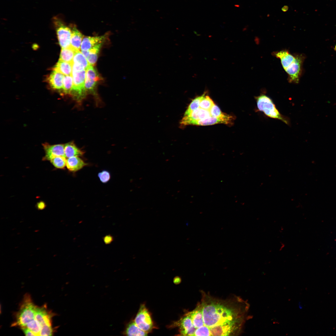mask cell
<instances>
[{
	"label": "cell",
	"mask_w": 336,
	"mask_h": 336,
	"mask_svg": "<svg viewBox=\"0 0 336 336\" xmlns=\"http://www.w3.org/2000/svg\"><path fill=\"white\" fill-rule=\"evenodd\" d=\"M202 294L201 304L204 326L209 329L220 325L244 324L249 307L246 302L239 297L223 300Z\"/></svg>",
	"instance_id": "cell-1"
},
{
	"label": "cell",
	"mask_w": 336,
	"mask_h": 336,
	"mask_svg": "<svg viewBox=\"0 0 336 336\" xmlns=\"http://www.w3.org/2000/svg\"><path fill=\"white\" fill-rule=\"evenodd\" d=\"M272 54L280 60L282 67L287 74L288 82L298 83L303 72L306 55L302 54H292L286 49L274 52Z\"/></svg>",
	"instance_id": "cell-2"
},
{
	"label": "cell",
	"mask_w": 336,
	"mask_h": 336,
	"mask_svg": "<svg viewBox=\"0 0 336 336\" xmlns=\"http://www.w3.org/2000/svg\"><path fill=\"white\" fill-rule=\"evenodd\" d=\"M258 110L261 111L267 117L282 121L289 125V118L282 114L277 108L272 99L267 95L261 94L255 97Z\"/></svg>",
	"instance_id": "cell-3"
},
{
	"label": "cell",
	"mask_w": 336,
	"mask_h": 336,
	"mask_svg": "<svg viewBox=\"0 0 336 336\" xmlns=\"http://www.w3.org/2000/svg\"><path fill=\"white\" fill-rule=\"evenodd\" d=\"M36 307L29 296H26L17 315L16 322L14 324V325L25 327L28 323L35 319Z\"/></svg>",
	"instance_id": "cell-4"
},
{
	"label": "cell",
	"mask_w": 336,
	"mask_h": 336,
	"mask_svg": "<svg viewBox=\"0 0 336 336\" xmlns=\"http://www.w3.org/2000/svg\"><path fill=\"white\" fill-rule=\"evenodd\" d=\"M86 70L77 71L72 69L73 86L71 93L78 101L84 99L86 95L85 83Z\"/></svg>",
	"instance_id": "cell-5"
},
{
	"label": "cell",
	"mask_w": 336,
	"mask_h": 336,
	"mask_svg": "<svg viewBox=\"0 0 336 336\" xmlns=\"http://www.w3.org/2000/svg\"><path fill=\"white\" fill-rule=\"evenodd\" d=\"M53 20L60 46L62 48L70 47L72 35V29L65 25L62 20L57 16H55Z\"/></svg>",
	"instance_id": "cell-6"
},
{
	"label": "cell",
	"mask_w": 336,
	"mask_h": 336,
	"mask_svg": "<svg viewBox=\"0 0 336 336\" xmlns=\"http://www.w3.org/2000/svg\"><path fill=\"white\" fill-rule=\"evenodd\" d=\"M134 321L140 329L147 333L151 331L153 327L150 315L144 304L140 306Z\"/></svg>",
	"instance_id": "cell-7"
},
{
	"label": "cell",
	"mask_w": 336,
	"mask_h": 336,
	"mask_svg": "<svg viewBox=\"0 0 336 336\" xmlns=\"http://www.w3.org/2000/svg\"><path fill=\"white\" fill-rule=\"evenodd\" d=\"M243 324L236 323L220 325L209 328L211 336L233 335L239 334Z\"/></svg>",
	"instance_id": "cell-8"
},
{
	"label": "cell",
	"mask_w": 336,
	"mask_h": 336,
	"mask_svg": "<svg viewBox=\"0 0 336 336\" xmlns=\"http://www.w3.org/2000/svg\"><path fill=\"white\" fill-rule=\"evenodd\" d=\"M234 120V117L233 116L223 113L222 115L218 117L211 116L206 119L192 121L189 125L206 126L223 124L231 125L233 124Z\"/></svg>",
	"instance_id": "cell-9"
},
{
	"label": "cell",
	"mask_w": 336,
	"mask_h": 336,
	"mask_svg": "<svg viewBox=\"0 0 336 336\" xmlns=\"http://www.w3.org/2000/svg\"><path fill=\"white\" fill-rule=\"evenodd\" d=\"M211 116L210 110L199 107L192 111L189 115L184 116L180 124L182 127H184L189 125L192 121L206 119Z\"/></svg>",
	"instance_id": "cell-10"
},
{
	"label": "cell",
	"mask_w": 336,
	"mask_h": 336,
	"mask_svg": "<svg viewBox=\"0 0 336 336\" xmlns=\"http://www.w3.org/2000/svg\"><path fill=\"white\" fill-rule=\"evenodd\" d=\"M182 335L194 336L196 329L194 326L190 316L187 313L176 323Z\"/></svg>",
	"instance_id": "cell-11"
},
{
	"label": "cell",
	"mask_w": 336,
	"mask_h": 336,
	"mask_svg": "<svg viewBox=\"0 0 336 336\" xmlns=\"http://www.w3.org/2000/svg\"><path fill=\"white\" fill-rule=\"evenodd\" d=\"M43 146L45 152V155L43 159L44 160L50 161L53 157L57 156L65 157L64 151V145L63 144L51 145L45 144Z\"/></svg>",
	"instance_id": "cell-12"
},
{
	"label": "cell",
	"mask_w": 336,
	"mask_h": 336,
	"mask_svg": "<svg viewBox=\"0 0 336 336\" xmlns=\"http://www.w3.org/2000/svg\"><path fill=\"white\" fill-rule=\"evenodd\" d=\"M187 314L191 317L193 324L196 329L204 326L202 307L200 303L197 304L194 309Z\"/></svg>",
	"instance_id": "cell-13"
},
{
	"label": "cell",
	"mask_w": 336,
	"mask_h": 336,
	"mask_svg": "<svg viewBox=\"0 0 336 336\" xmlns=\"http://www.w3.org/2000/svg\"><path fill=\"white\" fill-rule=\"evenodd\" d=\"M106 38V35L102 36L84 37L82 40L81 47V51H87L95 45L102 42Z\"/></svg>",
	"instance_id": "cell-14"
},
{
	"label": "cell",
	"mask_w": 336,
	"mask_h": 336,
	"mask_svg": "<svg viewBox=\"0 0 336 336\" xmlns=\"http://www.w3.org/2000/svg\"><path fill=\"white\" fill-rule=\"evenodd\" d=\"M90 65L81 52L80 51L77 52L73 58L72 69L77 71L86 70Z\"/></svg>",
	"instance_id": "cell-15"
},
{
	"label": "cell",
	"mask_w": 336,
	"mask_h": 336,
	"mask_svg": "<svg viewBox=\"0 0 336 336\" xmlns=\"http://www.w3.org/2000/svg\"><path fill=\"white\" fill-rule=\"evenodd\" d=\"M64 77L63 74L54 70L48 77V82L53 89L60 90L63 89Z\"/></svg>",
	"instance_id": "cell-16"
},
{
	"label": "cell",
	"mask_w": 336,
	"mask_h": 336,
	"mask_svg": "<svg viewBox=\"0 0 336 336\" xmlns=\"http://www.w3.org/2000/svg\"><path fill=\"white\" fill-rule=\"evenodd\" d=\"M87 163L78 156L68 158L66 161V166L71 172H76L87 165Z\"/></svg>",
	"instance_id": "cell-17"
},
{
	"label": "cell",
	"mask_w": 336,
	"mask_h": 336,
	"mask_svg": "<svg viewBox=\"0 0 336 336\" xmlns=\"http://www.w3.org/2000/svg\"><path fill=\"white\" fill-rule=\"evenodd\" d=\"M102 44H97L87 51H81L90 65L93 66L96 63Z\"/></svg>",
	"instance_id": "cell-18"
},
{
	"label": "cell",
	"mask_w": 336,
	"mask_h": 336,
	"mask_svg": "<svg viewBox=\"0 0 336 336\" xmlns=\"http://www.w3.org/2000/svg\"><path fill=\"white\" fill-rule=\"evenodd\" d=\"M45 307H38L36 309L35 319L39 322L42 326L45 324H51V316L46 310Z\"/></svg>",
	"instance_id": "cell-19"
},
{
	"label": "cell",
	"mask_w": 336,
	"mask_h": 336,
	"mask_svg": "<svg viewBox=\"0 0 336 336\" xmlns=\"http://www.w3.org/2000/svg\"><path fill=\"white\" fill-rule=\"evenodd\" d=\"M72 35L70 46L77 51H80L83 35L73 25H72Z\"/></svg>",
	"instance_id": "cell-20"
},
{
	"label": "cell",
	"mask_w": 336,
	"mask_h": 336,
	"mask_svg": "<svg viewBox=\"0 0 336 336\" xmlns=\"http://www.w3.org/2000/svg\"><path fill=\"white\" fill-rule=\"evenodd\" d=\"M124 334L128 336H146L148 333L140 329L134 321H132L127 324Z\"/></svg>",
	"instance_id": "cell-21"
},
{
	"label": "cell",
	"mask_w": 336,
	"mask_h": 336,
	"mask_svg": "<svg viewBox=\"0 0 336 336\" xmlns=\"http://www.w3.org/2000/svg\"><path fill=\"white\" fill-rule=\"evenodd\" d=\"M72 63L59 60L54 68L55 70L66 76L72 75Z\"/></svg>",
	"instance_id": "cell-22"
},
{
	"label": "cell",
	"mask_w": 336,
	"mask_h": 336,
	"mask_svg": "<svg viewBox=\"0 0 336 336\" xmlns=\"http://www.w3.org/2000/svg\"><path fill=\"white\" fill-rule=\"evenodd\" d=\"M64 151L66 157L82 155L84 152L79 149L73 142H70L64 145Z\"/></svg>",
	"instance_id": "cell-23"
},
{
	"label": "cell",
	"mask_w": 336,
	"mask_h": 336,
	"mask_svg": "<svg viewBox=\"0 0 336 336\" xmlns=\"http://www.w3.org/2000/svg\"><path fill=\"white\" fill-rule=\"evenodd\" d=\"M77 51L71 46L68 48H62L60 55L61 60L72 63L73 60Z\"/></svg>",
	"instance_id": "cell-24"
},
{
	"label": "cell",
	"mask_w": 336,
	"mask_h": 336,
	"mask_svg": "<svg viewBox=\"0 0 336 336\" xmlns=\"http://www.w3.org/2000/svg\"><path fill=\"white\" fill-rule=\"evenodd\" d=\"M100 77L97 71L93 66L90 65L86 70L85 81L97 83Z\"/></svg>",
	"instance_id": "cell-25"
},
{
	"label": "cell",
	"mask_w": 336,
	"mask_h": 336,
	"mask_svg": "<svg viewBox=\"0 0 336 336\" xmlns=\"http://www.w3.org/2000/svg\"><path fill=\"white\" fill-rule=\"evenodd\" d=\"M206 93V92H205L202 95L195 97L192 100L185 111L184 116L189 115L192 111L199 107L201 101L204 97Z\"/></svg>",
	"instance_id": "cell-26"
},
{
	"label": "cell",
	"mask_w": 336,
	"mask_h": 336,
	"mask_svg": "<svg viewBox=\"0 0 336 336\" xmlns=\"http://www.w3.org/2000/svg\"><path fill=\"white\" fill-rule=\"evenodd\" d=\"M50 161L55 167L58 169H63L66 166L67 160L64 156H56L52 158Z\"/></svg>",
	"instance_id": "cell-27"
},
{
	"label": "cell",
	"mask_w": 336,
	"mask_h": 336,
	"mask_svg": "<svg viewBox=\"0 0 336 336\" xmlns=\"http://www.w3.org/2000/svg\"><path fill=\"white\" fill-rule=\"evenodd\" d=\"M73 86V78L72 75L65 76L63 79V89L66 94L71 93Z\"/></svg>",
	"instance_id": "cell-28"
},
{
	"label": "cell",
	"mask_w": 336,
	"mask_h": 336,
	"mask_svg": "<svg viewBox=\"0 0 336 336\" xmlns=\"http://www.w3.org/2000/svg\"><path fill=\"white\" fill-rule=\"evenodd\" d=\"M25 327L32 331L36 336L39 335L41 325L35 319L28 323Z\"/></svg>",
	"instance_id": "cell-29"
},
{
	"label": "cell",
	"mask_w": 336,
	"mask_h": 336,
	"mask_svg": "<svg viewBox=\"0 0 336 336\" xmlns=\"http://www.w3.org/2000/svg\"><path fill=\"white\" fill-rule=\"evenodd\" d=\"M214 104L213 101L208 96H205L201 101L199 107L209 110Z\"/></svg>",
	"instance_id": "cell-30"
},
{
	"label": "cell",
	"mask_w": 336,
	"mask_h": 336,
	"mask_svg": "<svg viewBox=\"0 0 336 336\" xmlns=\"http://www.w3.org/2000/svg\"><path fill=\"white\" fill-rule=\"evenodd\" d=\"M53 329L51 324H45L43 325L41 328L39 336H51L53 334Z\"/></svg>",
	"instance_id": "cell-31"
},
{
	"label": "cell",
	"mask_w": 336,
	"mask_h": 336,
	"mask_svg": "<svg viewBox=\"0 0 336 336\" xmlns=\"http://www.w3.org/2000/svg\"><path fill=\"white\" fill-rule=\"evenodd\" d=\"M194 336H211L209 329L203 326L196 329Z\"/></svg>",
	"instance_id": "cell-32"
},
{
	"label": "cell",
	"mask_w": 336,
	"mask_h": 336,
	"mask_svg": "<svg viewBox=\"0 0 336 336\" xmlns=\"http://www.w3.org/2000/svg\"><path fill=\"white\" fill-rule=\"evenodd\" d=\"M98 176L100 181L104 183L108 182L110 178L109 172L105 170L99 172L98 174Z\"/></svg>",
	"instance_id": "cell-33"
},
{
	"label": "cell",
	"mask_w": 336,
	"mask_h": 336,
	"mask_svg": "<svg viewBox=\"0 0 336 336\" xmlns=\"http://www.w3.org/2000/svg\"><path fill=\"white\" fill-rule=\"evenodd\" d=\"M209 110L211 116L212 117H218L223 114L218 106L215 104L212 106Z\"/></svg>",
	"instance_id": "cell-34"
},
{
	"label": "cell",
	"mask_w": 336,
	"mask_h": 336,
	"mask_svg": "<svg viewBox=\"0 0 336 336\" xmlns=\"http://www.w3.org/2000/svg\"><path fill=\"white\" fill-rule=\"evenodd\" d=\"M21 329L26 336H36V335L32 331L26 327H21Z\"/></svg>",
	"instance_id": "cell-35"
},
{
	"label": "cell",
	"mask_w": 336,
	"mask_h": 336,
	"mask_svg": "<svg viewBox=\"0 0 336 336\" xmlns=\"http://www.w3.org/2000/svg\"><path fill=\"white\" fill-rule=\"evenodd\" d=\"M37 207L38 209L39 210H42L45 208L46 204L44 202L41 201L37 203Z\"/></svg>",
	"instance_id": "cell-36"
},
{
	"label": "cell",
	"mask_w": 336,
	"mask_h": 336,
	"mask_svg": "<svg viewBox=\"0 0 336 336\" xmlns=\"http://www.w3.org/2000/svg\"><path fill=\"white\" fill-rule=\"evenodd\" d=\"M111 239L112 238L111 237H109V236H107L105 238L104 241H105V242H106L107 243H108L110 242V241H111L112 240Z\"/></svg>",
	"instance_id": "cell-37"
},
{
	"label": "cell",
	"mask_w": 336,
	"mask_h": 336,
	"mask_svg": "<svg viewBox=\"0 0 336 336\" xmlns=\"http://www.w3.org/2000/svg\"><path fill=\"white\" fill-rule=\"evenodd\" d=\"M334 49L335 50H336V45L334 47Z\"/></svg>",
	"instance_id": "cell-38"
}]
</instances>
